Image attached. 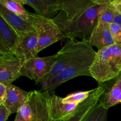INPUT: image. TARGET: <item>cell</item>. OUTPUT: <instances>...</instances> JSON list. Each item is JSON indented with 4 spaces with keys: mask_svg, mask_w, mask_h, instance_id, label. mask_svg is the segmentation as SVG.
Masks as SVG:
<instances>
[{
    "mask_svg": "<svg viewBox=\"0 0 121 121\" xmlns=\"http://www.w3.org/2000/svg\"><path fill=\"white\" fill-rule=\"evenodd\" d=\"M106 0L89 8L76 21H71L66 14L60 11L53 20L60 28L64 39L74 40L79 37L82 41H89L93 29L98 22L99 15Z\"/></svg>",
    "mask_w": 121,
    "mask_h": 121,
    "instance_id": "1",
    "label": "cell"
},
{
    "mask_svg": "<svg viewBox=\"0 0 121 121\" xmlns=\"http://www.w3.org/2000/svg\"><path fill=\"white\" fill-rule=\"evenodd\" d=\"M91 77L98 83L117 78L121 73V45L98 50L90 69Z\"/></svg>",
    "mask_w": 121,
    "mask_h": 121,
    "instance_id": "2",
    "label": "cell"
},
{
    "mask_svg": "<svg viewBox=\"0 0 121 121\" xmlns=\"http://www.w3.org/2000/svg\"><path fill=\"white\" fill-rule=\"evenodd\" d=\"M96 54V52L93 49L92 46H90L79 57L53 80L49 82L41 84L40 91L54 93V89L57 87L70 79L80 76L91 77L90 69Z\"/></svg>",
    "mask_w": 121,
    "mask_h": 121,
    "instance_id": "3",
    "label": "cell"
},
{
    "mask_svg": "<svg viewBox=\"0 0 121 121\" xmlns=\"http://www.w3.org/2000/svg\"><path fill=\"white\" fill-rule=\"evenodd\" d=\"M51 94L46 91H33L18 111L26 121H53L50 111Z\"/></svg>",
    "mask_w": 121,
    "mask_h": 121,
    "instance_id": "4",
    "label": "cell"
},
{
    "mask_svg": "<svg viewBox=\"0 0 121 121\" xmlns=\"http://www.w3.org/2000/svg\"><path fill=\"white\" fill-rule=\"evenodd\" d=\"M87 41L69 40L56 54V59L50 73L45 77L41 84L49 82L62 73L64 70L79 57L89 46Z\"/></svg>",
    "mask_w": 121,
    "mask_h": 121,
    "instance_id": "5",
    "label": "cell"
},
{
    "mask_svg": "<svg viewBox=\"0 0 121 121\" xmlns=\"http://www.w3.org/2000/svg\"><path fill=\"white\" fill-rule=\"evenodd\" d=\"M31 24L38 37V52L50 45L64 40L61 32L53 19L30 13Z\"/></svg>",
    "mask_w": 121,
    "mask_h": 121,
    "instance_id": "6",
    "label": "cell"
},
{
    "mask_svg": "<svg viewBox=\"0 0 121 121\" xmlns=\"http://www.w3.org/2000/svg\"><path fill=\"white\" fill-rule=\"evenodd\" d=\"M56 54L47 57H35L23 62L21 75L40 83L52 71L56 61Z\"/></svg>",
    "mask_w": 121,
    "mask_h": 121,
    "instance_id": "7",
    "label": "cell"
},
{
    "mask_svg": "<svg viewBox=\"0 0 121 121\" xmlns=\"http://www.w3.org/2000/svg\"><path fill=\"white\" fill-rule=\"evenodd\" d=\"M22 63L14 56L0 54V83L8 86L21 76Z\"/></svg>",
    "mask_w": 121,
    "mask_h": 121,
    "instance_id": "8",
    "label": "cell"
},
{
    "mask_svg": "<svg viewBox=\"0 0 121 121\" xmlns=\"http://www.w3.org/2000/svg\"><path fill=\"white\" fill-rule=\"evenodd\" d=\"M60 9L71 21L80 18L89 8L101 3L102 0H59Z\"/></svg>",
    "mask_w": 121,
    "mask_h": 121,
    "instance_id": "9",
    "label": "cell"
},
{
    "mask_svg": "<svg viewBox=\"0 0 121 121\" xmlns=\"http://www.w3.org/2000/svg\"><path fill=\"white\" fill-rule=\"evenodd\" d=\"M105 91L102 83H98L95 92L87 99L79 104L74 112L64 119L56 121H83L87 115L99 102L100 96Z\"/></svg>",
    "mask_w": 121,
    "mask_h": 121,
    "instance_id": "10",
    "label": "cell"
},
{
    "mask_svg": "<svg viewBox=\"0 0 121 121\" xmlns=\"http://www.w3.org/2000/svg\"><path fill=\"white\" fill-rule=\"evenodd\" d=\"M38 53V37L35 31L20 38L14 56L24 62L37 57Z\"/></svg>",
    "mask_w": 121,
    "mask_h": 121,
    "instance_id": "11",
    "label": "cell"
},
{
    "mask_svg": "<svg viewBox=\"0 0 121 121\" xmlns=\"http://www.w3.org/2000/svg\"><path fill=\"white\" fill-rule=\"evenodd\" d=\"M20 38L17 32L0 16V54L14 56Z\"/></svg>",
    "mask_w": 121,
    "mask_h": 121,
    "instance_id": "12",
    "label": "cell"
},
{
    "mask_svg": "<svg viewBox=\"0 0 121 121\" xmlns=\"http://www.w3.org/2000/svg\"><path fill=\"white\" fill-rule=\"evenodd\" d=\"M102 84L105 91L99 102L107 109L121 103V74Z\"/></svg>",
    "mask_w": 121,
    "mask_h": 121,
    "instance_id": "13",
    "label": "cell"
},
{
    "mask_svg": "<svg viewBox=\"0 0 121 121\" xmlns=\"http://www.w3.org/2000/svg\"><path fill=\"white\" fill-rule=\"evenodd\" d=\"M19 3L30 6L36 12V14L53 19L59 12L60 4L59 0H17Z\"/></svg>",
    "mask_w": 121,
    "mask_h": 121,
    "instance_id": "14",
    "label": "cell"
},
{
    "mask_svg": "<svg viewBox=\"0 0 121 121\" xmlns=\"http://www.w3.org/2000/svg\"><path fill=\"white\" fill-rule=\"evenodd\" d=\"M0 16L17 32L20 37L35 31L31 22L25 21L1 4H0Z\"/></svg>",
    "mask_w": 121,
    "mask_h": 121,
    "instance_id": "15",
    "label": "cell"
},
{
    "mask_svg": "<svg viewBox=\"0 0 121 121\" xmlns=\"http://www.w3.org/2000/svg\"><path fill=\"white\" fill-rule=\"evenodd\" d=\"M109 26L98 22L89 39L91 46H95L98 50H100L115 44Z\"/></svg>",
    "mask_w": 121,
    "mask_h": 121,
    "instance_id": "16",
    "label": "cell"
},
{
    "mask_svg": "<svg viewBox=\"0 0 121 121\" xmlns=\"http://www.w3.org/2000/svg\"><path fill=\"white\" fill-rule=\"evenodd\" d=\"M30 92H27L20 87L9 85L7 86V96L4 105L11 113H17L27 101Z\"/></svg>",
    "mask_w": 121,
    "mask_h": 121,
    "instance_id": "17",
    "label": "cell"
},
{
    "mask_svg": "<svg viewBox=\"0 0 121 121\" xmlns=\"http://www.w3.org/2000/svg\"><path fill=\"white\" fill-rule=\"evenodd\" d=\"M78 105L75 104H65L63 102V98L52 93L49 99V106L52 121L64 119L73 113Z\"/></svg>",
    "mask_w": 121,
    "mask_h": 121,
    "instance_id": "18",
    "label": "cell"
},
{
    "mask_svg": "<svg viewBox=\"0 0 121 121\" xmlns=\"http://www.w3.org/2000/svg\"><path fill=\"white\" fill-rule=\"evenodd\" d=\"M0 4L13 12V13L24 20L25 21L31 23V19L30 15V12L27 11L23 5L19 3L17 0H0Z\"/></svg>",
    "mask_w": 121,
    "mask_h": 121,
    "instance_id": "19",
    "label": "cell"
},
{
    "mask_svg": "<svg viewBox=\"0 0 121 121\" xmlns=\"http://www.w3.org/2000/svg\"><path fill=\"white\" fill-rule=\"evenodd\" d=\"M95 91V88L87 91H80L70 93L63 98V102L65 104H75L79 105L87 99Z\"/></svg>",
    "mask_w": 121,
    "mask_h": 121,
    "instance_id": "20",
    "label": "cell"
},
{
    "mask_svg": "<svg viewBox=\"0 0 121 121\" xmlns=\"http://www.w3.org/2000/svg\"><path fill=\"white\" fill-rule=\"evenodd\" d=\"M108 112V109L98 102L83 121H107Z\"/></svg>",
    "mask_w": 121,
    "mask_h": 121,
    "instance_id": "21",
    "label": "cell"
},
{
    "mask_svg": "<svg viewBox=\"0 0 121 121\" xmlns=\"http://www.w3.org/2000/svg\"><path fill=\"white\" fill-rule=\"evenodd\" d=\"M109 28L115 44L121 45V27L113 22L110 24Z\"/></svg>",
    "mask_w": 121,
    "mask_h": 121,
    "instance_id": "22",
    "label": "cell"
},
{
    "mask_svg": "<svg viewBox=\"0 0 121 121\" xmlns=\"http://www.w3.org/2000/svg\"><path fill=\"white\" fill-rule=\"evenodd\" d=\"M11 113L10 111L4 104H0V121H7Z\"/></svg>",
    "mask_w": 121,
    "mask_h": 121,
    "instance_id": "23",
    "label": "cell"
},
{
    "mask_svg": "<svg viewBox=\"0 0 121 121\" xmlns=\"http://www.w3.org/2000/svg\"><path fill=\"white\" fill-rule=\"evenodd\" d=\"M7 96V86L0 83V104H4Z\"/></svg>",
    "mask_w": 121,
    "mask_h": 121,
    "instance_id": "24",
    "label": "cell"
},
{
    "mask_svg": "<svg viewBox=\"0 0 121 121\" xmlns=\"http://www.w3.org/2000/svg\"><path fill=\"white\" fill-rule=\"evenodd\" d=\"M113 7H114V6H113ZM113 22L119 25L120 27H121V14L115 9V8H114Z\"/></svg>",
    "mask_w": 121,
    "mask_h": 121,
    "instance_id": "25",
    "label": "cell"
},
{
    "mask_svg": "<svg viewBox=\"0 0 121 121\" xmlns=\"http://www.w3.org/2000/svg\"><path fill=\"white\" fill-rule=\"evenodd\" d=\"M112 3L115 8L121 14V0H113Z\"/></svg>",
    "mask_w": 121,
    "mask_h": 121,
    "instance_id": "26",
    "label": "cell"
},
{
    "mask_svg": "<svg viewBox=\"0 0 121 121\" xmlns=\"http://www.w3.org/2000/svg\"><path fill=\"white\" fill-rule=\"evenodd\" d=\"M14 121H26V120L22 118V117L19 112H17L15 119H14Z\"/></svg>",
    "mask_w": 121,
    "mask_h": 121,
    "instance_id": "27",
    "label": "cell"
},
{
    "mask_svg": "<svg viewBox=\"0 0 121 121\" xmlns=\"http://www.w3.org/2000/svg\"></svg>",
    "mask_w": 121,
    "mask_h": 121,
    "instance_id": "28",
    "label": "cell"
}]
</instances>
